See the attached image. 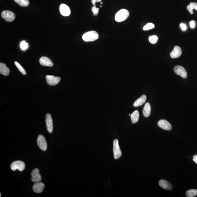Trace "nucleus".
<instances>
[{
    "instance_id": "f257e3e1",
    "label": "nucleus",
    "mask_w": 197,
    "mask_h": 197,
    "mask_svg": "<svg viewBox=\"0 0 197 197\" xmlns=\"http://www.w3.org/2000/svg\"><path fill=\"white\" fill-rule=\"evenodd\" d=\"M129 15V12L128 10L125 9H122L117 12L115 15V21L118 22L124 21L128 18Z\"/></svg>"
},
{
    "instance_id": "f03ea898",
    "label": "nucleus",
    "mask_w": 197,
    "mask_h": 197,
    "mask_svg": "<svg viewBox=\"0 0 197 197\" xmlns=\"http://www.w3.org/2000/svg\"><path fill=\"white\" fill-rule=\"evenodd\" d=\"M98 38V34L95 31H91L85 33L82 36L83 40L86 42L94 41L97 40Z\"/></svg>"
},
{
    "instance_id": "7ed1b4c3",
    "label": "nucleus",
    "mask_w": 197,
    "mask_h": 197,
    "mask_svg": "<svg viewBox=\"0 0 197 197\" xmlns=\"http://www.w3.org/2000/svg\"><path fill=\"white\" fill-rule=\"evenodd\" d=\"M11 168L13 171L18 169L20 171H22L25 168V165L24 162L21 161H16L11 164Z\"/></svg>"
},
{
    "instance_id": "20e7f679",
    "label": "nucleus",
    "mask_w": 197,
    "mask_h": 197,
    "mask_svg": "<svg viewBox=\"0 0 197 197\" xmlns=\"http://www.w3.org/2000/svg\"><path fill=\"white\" fill-rule=\"evenodd\" d=\"M37 145L43 151H46L47 149L48 145L43 135H40L37 138Z\"/></svg>"
},
{
    "instance_id": "39448f33",
    "label": "nucleus",
    "mask_w": 197,
    "mask_h": 197,
    "mask_svg": "<svg viewBox=\"0 0 197 197\" xmlns=\"http://www.w3.org/2000/svg\"><path fill=\"white\" fill-rule=\"evenodd\" d=\"M1 16L6 21L11 22L14 20L15 18V14L13 12L9 10H4L1 12Z\"/></svg>"
},
{
    "instance_id": "423d86ee",
    "label": "nucleus",
    "mask_w": 197,
    "mask_h": 197,
    "mask_svg": "<svg viewBox=\"0 0 197 197\" xmlns=\"http://www.w3.org/2000/svg\"><path fill=\"white\" fill-rule=\"evenodd\" d=\"M113 153L115 159H119L122 156V152L119 145L118 140L115 139L113 141Z\"/></svg>"
},
{
    "instance_id": "0eeeda50",
    "label": "nucleus",
    "mask_w": 197,
    "mask_h": 197,
    "mask_svg": "<svg viewBox=\"0 0 197 197\" xmlns=\"http://www.w3.org/2000/svg\"><path fill=\"white\" fill-rule=\"evenodd\" d=\"M173 70L176 74L181 76L184 79H185L187 77V71L184 67L180 65H177L174 67Z\"/></svg>"
},
{
    "instance_id": "6e6552de",
    "label": "nucleus",
    "mask_w": 197,
    "mask_h": 197,
    "mask_svg": "<svg viewBox=\"0 0 197 197\" xmlns=\"http://www.w3.org/2000/svg\"><path fill=\"white\" fill-rule=\"evenodd\" d=\"M47 83L50 85H55L60 82L61 78L59 77L53 75H47L46 77Z\"/></svg>"
},
{
    "instance_id": "1a4fd4ad",
    "label": "nucleus",
    "mask_w": 197,
    "mask_h": 197,
    "mask_svg": "<svg viewBox=\"0 0 197 197\" xmlns=\"http://www.w3.org/2000/svg\"><path fill=\"white\" fill-rule=\"evenodd\" d=\"M31 176H32L31 180L33 182H40L41 180V176L38 169L35 168L33 170L31 173Z\"/></svg>"
},
{
    "instance_id": "9d476101",
    "label": "nucleus",
    "mask_w": 197,
    "mask_h": 197,
    "mask_svg": "<svg viewBox=\"0 0 197 197\" xmlns=\"http://www.w3.org/2000/svg\"><path fill=\"white\" fill-rule=\"evenodd\" d=\"M158 126L162 129L166 130H170L172 129L171 124L165 120H161L158 122Z\"/></svg>"
},
{
    "instance_id": "9b49d317",
    "label": "nucleus",
    "mask_w": 197,
    "mask_h": 197,
    "mask_svg": "<svg viewBox=\"0 0 197 197\" xmlns=\"http://www.w3.org/2000/svg\"><path fill=\"white\" fill-rule=\"evenodd\" d=\"M45 121L48 131L50 133H51L53 131V123L52 119L50 114L49 113L46 114L45 117Z\"/></svg>"
},
{
    "instance_id": "f8f14e48",
    "label": "nucleus",
    "mask_w": 197,
    "mask_h": 197,
    "mask_svg": "<svg viewBox=\"0 0 197 197\" xmlns=\"http://www.w3.org/2000/svg\"><path fill=\"white\" fill-rule=\"evenodd\" d=\"M182 54V50L180 47L176 46L174 49L170 53V57L172 59L177 58L180 57Z\"/></svg>"
},
{
    "instance_id": "ddd939ff",
    "label": "nucleus",
    "mask_w": 197,
    "mask_h": 197,
    "mask_svg": "<svg viewBox=\"0 0 197 197\" xmlns=\"http://www.w3.org/2000/svg\"><path fill=\"white\" fill-rule=\"evenodd\" d=\"M60 11L61 14L64 16H68L71 14L70 7L64 4H62L60 6Z\"/></svg>"
},
{
    "instance_id": "4468645a",
    "label": "nucleus",
    "mask_w": 197,
    "mask_h": 197,
    "mask_svg": "<svg viewBox=\"0 0 197 197\" xmlns=\"http://www.w3.org/2000/svg\"><path fill=\"white\" fill-rule=\"evenodd\" d=\"M45 186L43 183L36 182L33 187V190L36 193H41L43 192Z\"/></svg>"
},
{
    "instance_id": "2eb2a0df",
    "label": "nucleus",
    "mask_w": 197,
    "mask_h": 197,
    "mask_svg": "<svg viewBox=\"0 0 197 197\" xmlns=\"http://www.w3.org/2000/svg\"><path fill=\"white\" fill-rule=\"evenodd\" d=\"M159 185L165 190H171L173 189V186L169 181L165 180H161L159 181Z\"/></svg>"
},
{
    "instance_id": "dca6fc26",
    "label": "nucleus",
    "mask_w": 197,
    "mask_h": 197,
    "mask_svg": "<svg viewBox=\"0 0 197 197\" xmlns=\"http://www.w3.org/2000/svg\"><path fill=\"white\" fill-rule=\"evenodd\" d=\"M39 62L41 64L44 66L51 67L54 65V64L51 59L46 57H41Z\"/></svg>"
},
{
    "instance_id": "f3484780",
    "label": "nucleus",
    "mask_w": 197,
    "mask_h": 197,
    "mask_svg": "<svg viewBox=\"0 0 197 197\" xmlns=\"http://www.w3.org/2000/svg\"><path fill=\"white\" fill-rule=\"evenodd\" d=\"M10 70L5 64L0 63V73L4 76H7L10 73Z\"/></svg>"
},
{
    "instance_id": "a211bd4d",
    "label": "nucleus",
    "mask_w": 197,
    "mask_h": 197,
    "mask_svg": "<svg viewBox=\"0 0 197 197\" xmlns=\"http://www.w3.org/2000/svg\"><path fill=\"white\" fill-rule=\"evenodd\" d=\"M151 107L149 103H146L143 109V114L145 117H148L151 114Z\"/></svg>"
},
{
    "instance_id": "6ab92c4d",
    "label": "nucleus",
    "mask_w": 197,
    "mask_h": 197,
    "mask_svg": "<svg viewBox=\"0 0 197 197\" xmlns=\"http://www.w3.org/2000/svg\"><path fill=\"white\" fill-rule=\"evenodd\" d=\"M146 100V96L145 95H142L140 97L137 99L135 101L133 104L134 107H137L139 106H141L145 102Z\"/></svg>"
},
{
    "instance_id": "aec40b11",
    "label": "nucleus",
    "mask_w": 197,
    "mask_h": 197,
    "mask_svg": "<svg viewBox=\"0 0 197 197\" xmlns=\"http://www.w3.org/2000/svg\"><path fill=\"white\" fill-rule=\"evenodd\" d=\"M140 117L139 112L138 110H135L131 115V119L133 123H135L138 122Z\"/></svg>"
},
{
    "instance_id": "412c9836",
    "label": "nucleus",
    "mask_w": 197,
    "mask_h": 197,
    "mask_svg": "<svg viewBox=\"0 0 197 197\" xmlns=\"http://www.w3.org/2000/svg\"><path fill=\"white\" fill-rule=\"evenodd\" d=\"M187 8L190 14H193V9H194L197 11V3L193 2L190 3V4L187 6Z\"/></svg>"
},
{
    "instance_id": "4be33fe9",
    "label": "nucleus",
    "mask_w": 197,
    "mask_h": 197,
    "mask_svg": "<svg viewBox=\"0 0 197 197\" xmlns=\"http://www.w3.org/2000/svg\"><path fill=\"white\" fill-rule=\"evenodd\" d=\"M186 195L187 197H193L197 195V189H191L188 190L186 192Z\"/></svg>"
},
{
    "instance_id": "5701e85b",
    "label": "nucleus",
    "mask_w": 197,
    "mask_h": 197,
    "mask_svg": "<svg viewBox=\"0 0 197 197\" xmlns=\"http://www.w3.org/2000/svg\"><path fill=\"white\" fill-rule=\"evenodd\" d=\"M14 1L22 7H26L29 4V0H14Z\"/></svg>"
},
{
    "instance_id": "b1692460",
    "label": "nucleus",
    "mask_w": 197,
    "mask_h": 197,
    "mask_svg": "<svg viewBox=\"0 0 197 197\" xmlns=\"http://www.w3.org/2000/svg\"><path fill=\"white\" fill-rule=\"evenodd\" d=\"M14 63L17 68L18 69L19 71L21 72L22 74L23 75H26V74L25 70L23 68V67L18 62H15Z\"/></svg>"
},
{
    "instance_id": "393cba45",
    "label": "nucleus",
    "mask_w": 197,
    "mask_h": 197,
    "mask_svg": "<svg viewBox=\"0 0 197 197\" xmlns=\"http://www.w3.org/2000/svg\"><path fill=\"white\" fill-rule=\"evenodd\" d=\"M148 40L151 43H156L158 40V37L156 35L150 36L148 38Z\"/></svg>"
},
{
    "instance_id": "a878e982",
    "label": "nucleus",
    "mask_w": 197,
    "mask_h": 197,
    "mask_svg": "<svg viewBox=\"0 0 197 197\" xmlns=\"http://www.w3.org/2000/svg\"><path fill=\"white\" fill-rule=\"evenodd\" d=\"M155 26L154 24L152 23H150L147 24L146 25L144 26L143 30H148L154 28Z\"/></svg>"
},
{
    "instance_id": "bb28decb",
    "label": "nucleus",
    "mask_w": 197,
    "mask_h": 197,
    "mask_svg": "<svg viewBox=\"0 0 197 197\" xmlns=\"http://www.w3.org/2000/svg\"><path fill=\"white\" fill-rule=\"evenodd\" d=\"M20 46H21V49L23 50L27 49L29 47L28 43H26L24 41L21 42V44H20Z\"/></svg>"
},
{
    "instance_id": "cd10ccee",
    "label": "nucleus",
    "mask_w": 197,
    "mask_h": 197,
    "mask_svg": "<svg viewBox=\"0 0 197 197\" xmlns=\"http://www.w3.org/2000/svg\"><path fill=\"white\" fill-rule=\"evenodd\" d=\"M91 11L93 12V15L94 16H97L98 15V12H99V8H97L96 6H93L92 7Z\"/></svg>"
},
{
    "instance_id": "c85d7f7f",
    "label": "nucleus",
    "mask_w": 197,
    "mask_h": 197,
    "mask_svg": "<svg viewBox=\"0 0 197 197\" xmlns=\"http://www.w3.org/2000/svg\"><path fill=\"white\" fill-rule=\"evenodd\" d=\"M180 26L183 30L185 31L187 30V26H186L185 24H184V23H181Z\"/></svg>"
},
{
    "instance_id": "c756f323",
    "label": "nucleus",
    "mask_w": 197,
    "mask_h": 197,
    "mask_svg": "<svg viewBox=\"0 0 197 197\" xmlns=\"http://www.w3.org/2000/svg\"><path fill=\"white\" fill-rule=\"evenodd\" d=\"M101 0H91V2L94 6H96V4L97 2H101Z\"/></svg>"
},
{
    "instance_id": "7c9ffc66",
    "label": "nucleus",
    "mask_w": 197,
    "mask_h": 197,
    "mask_svg": "<svg viewBox=\"0 0 197 197\" xmlns=\"http://www.w3.org/2000/svg\"><path fill=\"white\" fill-rule=\"evenodd\" d=\"M190 27L191 28H194L195 27V22L194 21H192L190 23Z\"/></svg>"
},
{
    "instance_id": "2f4dec72",
    "label": "nucleus",
    "mask_w": 197,
    "mask_h": 197,
    "mask_svg": "<svg viewBox=\"0 0 197 197\" xmlns=\"http://www.w3.org/2000/svg\"><path fill=\"white\" fill-rule=\"evenodd\" d=\"M193 160L195 163L197 164V155H195L193 156Z\"/></svg>"
},
{
    "instance_id": "473e14b6",
    "label": "nucleus",
    "mask_w": 197,
    "mask_h": 197,
    "mask_svg": "<svg viewBox=\"0 0 197 197\" xmlns=\"http://www.w3.org/2000/svg\"><path fill=\"white\" fill-rule=\"evenodd\" d=\"M0 197H1V194L0 193Z\"/></svg>"
},
{
    "instance_id": "72a5a7b5",
    "label": "nucleus",
    "mask_w": 197,
    "mask_h": 197,
    "mask_svg": "<svg viewBox=\"0 0 197 197\" xmlns=\"http://www.w3.org/2000/svg\"><path fill=\"white\" fill-rule=\"evenodd\" d=\"M101 4H103V2H101Z\"/></svg>"
},
{
    "instance_id": "f704fd0d",
    "label": "nucleus",
    "mask_w": 197,
    "mask_h": 197,
    "mask_svg": "<svg viewBox=\"0 0 197 197\" xmlns=\"http://www.w3.org/2000/svg\"><path fill=\"white\" fill-rule=\"evenodd\" d=\"M131 114H129V115H130V116H131Z\"/></svg>"
}]
</instances>
